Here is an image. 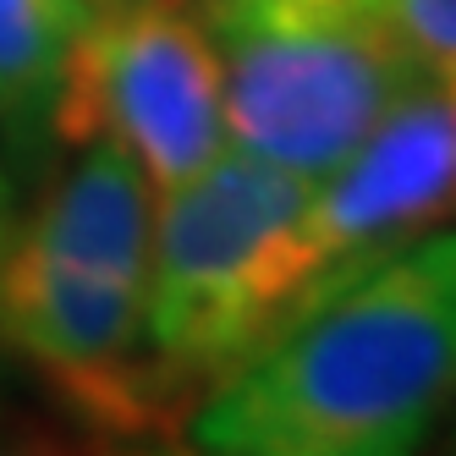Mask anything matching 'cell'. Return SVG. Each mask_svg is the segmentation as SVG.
<instances>
[{"label":"cell","instance_id":"cell-7","mask_svg":"<svg viewBox=\"0 0 456 456\" xmlns=\"http://www.w3.org/2000/svg\"><path fill=\"white\" fill-rule=\"evenodd\" d=\"M149 237H154V182L116 143H77L72 166L39 192V204L22 220H12L17 248L143 286H149Z\"/></svg>","mask_w":456,"mask_h":456},{"label":"cell","instance_id":"cell-3","mask_svg":"<svg viewBox=\"0 0 456 456\" xmlns=\"http://www.w3.org/2000/svg\"><path fill=\"white\" fill-rule=\"evenodd\" d=\"M61 143H116L154 192L225 149L220 39L199 0H133L94 12L50 100Z\"/></svg>","mask_w":456,"mask_h":456},{"label":"cell","instance_id":"cell-1","mask_svg":"<svg viewBox=\"0 0 456 456\" xmlns=\"http://www.w3.org/2000/svg\"><path fill=\"white\" fill-rule=\"evenodd\" d=\"M456 402V232L324 291L192 407L220 456H402Z\"/></svg>","mask_w":456,"mask_h":456},{"label":"cell","instance_id":"cell-6","mask_svg":"<svg viewBox=\"0 0 456 456\" xmlns=\"http://www.w3.org/2000/svg\"><path fill=\"white\" fill-rule=\"evenodd\" d=\"M456 215V100L412 83L336 171L314 176L286 237V319Z\"/></svg>","mask_w":456,"mask_h":456},{"label":"cell","instance_id":"cell-8","mask_svg":"<svg viewBox=\"0 0 456 456\" xmlns=\"http://www.w3.org/2000/svg\"><path fill=\"white\" fill-rule=\"evenodd\" d=\"M88 17V0H0V116H50Z\"/></svg>","mask_w":456,"mask_h":456},{"label":"cell","instance_id":"cell-4","mask_svg":"<svg viewBox=\"0 0 456 456\" xmlns=\"http://www.w3.org/2000/svg\"><path fill=\"white\" fill-rule=\"evenodd\" d=\"M225 143L324 176L418 83L390 22H220Z\"/></svg>","mask_w":456,"mask_h":456},{"label":"cell","instance_id":"cell-2","mask_svg":"<svg viewBox=\"0 0 456 456\" xmlns=\"http://www.w3.org/2000/svg\"><path fill=\"white\" fill-rule=\"evenodd\" d=\"M314 176L225 143L209 166L154 192L149 357L199 407L286 324V237Z\"/></svg>","mask_w":456,"mask_h":456},{"label":"cell","instance_id":"cell-10","mask_svg":"<svg viewBox=\"0 0 456 456\" xmlns=\"http://www.w3.org/2000/svg\"><path fill=\"white\" fill-rule=\"evenodd\" d=\"M209 22H390V0H199Z\"/></svg>","mask_w":456,"mask_h":456},{"label":"cell","instance_id":"cell-12","mask_svg":"<svg viewBox=\"0 0 456 456\" xmlns=\"http://www.w3.org/2000/svg\"><path fill=\"white\" fill-rule=\"evenodd\" d=\"M116 6H133V0H88V12H116Z\"/></svg>","mask_w":456,"mask_h":456},{"label":"cell","instance_id":"cell-9","mask_svg":"<svg viewBox=\"0 0 456 456\" xmlns=\"http://www.w3.org/2000/svg\"><path fill=\"white\" fill-rule=\"evenodd\" d=\"M390 34L412 77L456 100V0H390Z\"/></svg>","mask_w":456,"mask_h":456},{"label":"cell","instance_id":"cell-5","mask_svg":"<svg viewBox=\"0 0 456 456\" xmlns=\"http://www.w3.org/2000/svg\"><path fill=\"white\" fill-rule=\"evenodd\" d=\"M143 281L0 248V346L34 363L67 407L105 435L187 429V402L149 357Z\"/></svg>","mask_w":456,"mask_h":456},{"label":"cell","instance_id":"cell-11","mask_svg":"<svg viewBox=\"0 0 456 456\" xmlns=\"http://www.w3.org/2000/svg\"><path fill=\"white\" fill-rule=\"evenodd\" d=\"M12 220H17V209H12V187H6V176H0V248H6V237H12Z\"/></svg>","mask_w":456,"mask_h":456}]
</instances>
